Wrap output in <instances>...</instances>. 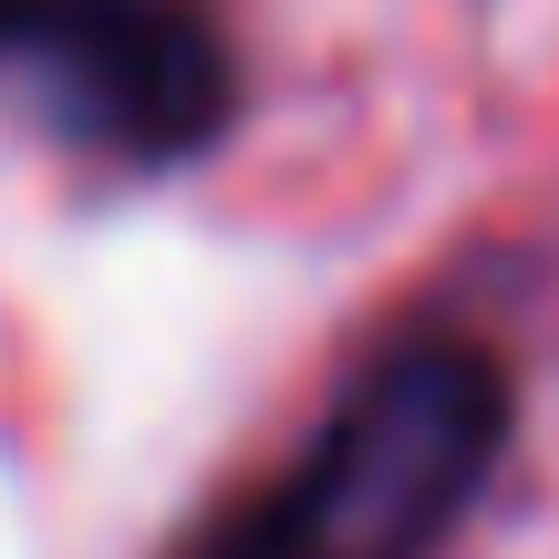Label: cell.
<instances>
[{
	"label": "cell",
	"instance_id": "cell-1",
	"mask_svg": "<svg viewBox=\"0 0 559 559\" xmlns=\"http://www.w3.org/2000/svg\"><path fill=\"white\" fill-rule=\"evenodd\" d=\"M519 383L477 332H394L332 415L218 508L177 559H436L487 498Z\"/></svg>",
	"mask_w": 559,
	"mask_h": 559
},
{
	"label": "cell",
	"instance_id": "cell-2",
	"mask_svg": "<svg viewBox=\"0 0 559 559\" xmlns=\"http://www.w3.org/2000/svg\"><path fill=\"white\" fill-rule=\"evenodd\" d=\"M0 115L104 166H187L239 115L207 0H0Z\"/></svg>",
	"mask_w": 559,
	"mask_h": 559
}]
</instances>
